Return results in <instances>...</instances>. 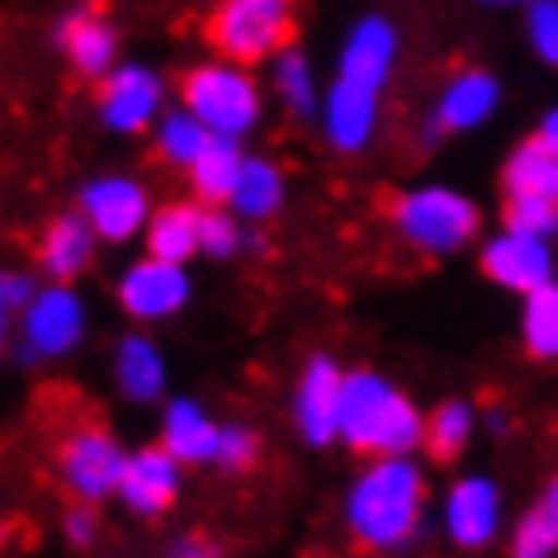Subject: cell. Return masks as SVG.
Listing matches in <instances>:
<instances>
[{
    "label": "cell",
    "mask_w": 558,
    "mask_h": 558,
    "mask_svg": "<svg viewBox=\"0 0 558 558\" xmlns=\"http://www.w3.org/2000/svg\"><path fill=\"white\" fill-rule=\"evenodd\" d=\"M436 515V483L426 454H374L360 459L341 493V525L355 549L398 558L422 544Z\"/></svg>",
    "instance_id": "1"
},
{
    "label": "cell",
    "mask_w": 558,
    "mask_h": 558,
    "mask_svg": "<svg viewBox=\"0 0 558 558\" xmlns=\"http://www.w3.org/2000/svg\"><path fill=\"white\" fill-rule=\"evenodd\" d=\"M337 445L355 459L374 454H422L426 445V408L402 388L393 374L374 365H351L341 388V430Z\"/></svg>",
    "instance_id": "2"
},
{
    "label": "cell",
    "mask_w": 558,
    "mask_h": 558,
    "mask_svg": "<svg viewBox=\"0 0 558 558\" xmlns=\"http://www.w3.org/2000/svg\"><path fill=\"white\" fill-rule=\"evenodd\" d=\"M388 228H393L398 242L416 251V256L450 260L483 242L487 214H483V199H473L464 185H450V180H416V185H402L393 199H388Z\"/></svg>",
    "instance_id": "3"
},
{
    "label": "cell",
    "mask_w": 558,
    "mask_h": 558,
    "mask_svg": "<svg viewBox=\"0 0 558 558\" xmlns=\"http://www.w3.org/2000/svg\"><path fill=\"white\" fill-rule=\"evenodd\" d=\"M175 100L194 109L214 137H236V143H251L270 114V90L256 66L214 58V52L180 72Z\"/></svg>",
    "instance_id": "4"
},
{
    "label": "cell",
    "mask_w": 558,
    "mask_h": 558,
    "mask_svg": "<svg viewBox=\"0 0 558 558\" xmlns=\"http://www.w3.org/2000/svg\"><path fill=\"white\" fill-rule=\"evenodd\" d=\"M95 331V308L81 284H58V279H38L15 327L10 360L20 369H52L66 365Z\"/></svg>",
    "instance_id": "5"
},
{
    "label": "cell",
    "mask_w": 558,
    "mask_h": 558,
    "mask_svg": "<svg viewBox=\"0 0 558 558\" xmlns=\"http://www.w3.org/2000/svg\"><path fill=\"white\" fill-rule=\"evenodd\" d=\"M204 44L214 58L260 66L299 44V0H214L204 15Z\"/></svg>",
    "instance_id": "6"
},
{
    "label": "cell",
    "mask_w": 558,
    "mask_h": 558,
    "mask_svg": "<svg viewBox=\"0 0 558 558\" xmlns=\"http://www.w3.org/2000/svg\"><path fill=\"white\" fill-rule=\"evenodd\" d=\"M129 450L133 445L100 416H81V422L66 426L52 445V473H58L66 501H90V507L114 501Z\"/></svg>",
    "instance_id": "7"
},
{
    "label": "cell",
    "mask_w": 558,
    "mask_h": 558,
    "mask_svg": "<svg viewBox=\"0 0 558 558\" xmlns=\"http://www.w3.org/2000/svg\"><path fill=\"white\" fill-rule=\"evenodd\" d=\"M501 109H507V81H501L493 66H483V62L454 66V72L430 90L422 123H416V137H422L426 151L445 147V143H454V137L483 133Z\"/></svg>",
    "instance_id": "8"
},
{
    "label": "cell",
    "mask_w": 558,
    "mask_h": 558,
    "mask_svg": "<svg viewBox=\"0 0 558 558\" xmlns=\"http://www.w3.org/2000/svg\"><path fill=\"white\" fill-rule=\"evenodd\" d=\"M436 525H440L445 544L459 554L493 549L511 530L507 487L487 469H459L436 497Z\"/></svg>",
    "instance_id": "9"
},
{
    "label": "cell",
    "mask_w": 558,
    "mask_h": 558,
    "mask_svg": "<svg viewBox=\"0 0 558 558\" xmlns=\"http://www.w3.org/2000/svg\"><path fill=\"white\" fill-rule=\"evenodd\" d=\"M501 222L525 232H544L558 242V151L535 133L521 137L497 171Z\"/></svg>",
    "instance_id": "10"
},
{
    "label": "cell",
    "mask_w": 558,
    "mask_h": 558,
    "mask_svg": "<svg viewBox=\"0 0 558 558\" xmlns=\"http://www.w3.org/2000/svg\"><path fill=\"white\" fill-rule=\"evenodd\" d=\"M114 308L129 317V327H166L194 303V270L180 260H161L143 251V256L123 260L114 284H109Z\"/></svg>",
    "instance_id": "11"
},
{
    "label": "cell",
    "mask_w": 558,
    "mask_h": 558,
    "mask_svg": "<svg viewBox=\"0 0 558 558\" xmlns=\"http://www.w3.org/2000/svg\"><path fill=\"white\" fill-rule=\"evenodd\" d=\"M175 90L161 76V66L123 58L100 86H95V123L109 137H147L166 109H171Z\"/></svg>",
    "instance_id": "12"
},
{
    "label": "cell",
    "mask_w": 558,
    "mask_h": 558,
    "mask_svg": "<svg viewBox=\"0 0 558 558\" xmlns=\"http://www.w3.org/2000/svg\"><path fill=\"white\" fill-rule=\"evenodd\" d=\"M473 256H478V275L487 284L501 289V294H511V299H525V294H535V289L558 279V242L554 236L511 228V222L487 228L483 242L473 246Z\"/></svg>",
    "instance_id": "13"
},
{
    "label": "cell",
    "mask_w": 558,
    "mask_h": 558,
    "mask_svg": "<svg viewBox=\"0 0 558 558\" xmlns=\"http://www.w3.org/2000/svg\"><path fill=\"white\" fill-rule=\"evenodd\" d=\"M72 208L90 222L105 246H133L143 242L157 199H151V185L137 171H95L76 185Z\"/></svg>",
    "instance_id": "14"
},
{
    "label": "cell",
    "mask_w": 558,
    "mask_h": 558,
    "mask_svg": "<svg viewBox=\"0 0 558 558\" xmlns=\"http://www.w3.org/2000/svg\"><path fill=\"white\" fill-rule=\"evenodd\" d=\"M345 369L351 365H341V355H331V351L303 355L294 384H289V398H284L289 430L299 436L303 450H331V445H337Z\"/></svg>",
    "instance_id": "15"
},
{
    "label": "cell",
    "mask_w": 558,
    "mask_h": 558,
    "mask_svg": "<svg viewBox=\"0 0 558 558\" xmlns=\"http://www.w3.org/2000/svg\"><path fill=\"white\" fill-rule=\"evenodd\" d=\"M52 52L72 66V76L100 86L123 62V34H119V24L109 20L105 5L72 0V5H62L58 20H52Z\"/></svg>",
    "instance_id": "16"
},
{
    "label": "cell",
    "mask_w": 558,
    "mask_h": 558,
    "mask_svg": "<svg viewBox=\"0 0 558 558\" xmlns=\"http://www.w3.org/2000/svg\"><path fill=\"white\" fill-rule=\"evenodd\" d=\"M384 100H388L384 90L331 76L323 109H317V123H313L317 137L327 143V151H337V157H365L384 133Z\"/></svg>",
    "instance_id": "17"
},
{
    "label": "cell",
    "mask_w": 558,
    "mask_h": 558,
    "mask_svg": "<svg viewBox=\"0 0 558 558\" xmlns=\"http://www.w3.org/2000/svg\"><path fill=\"white\" fill-rule=\"evenodd\" d=\"M185 478H190V469L180 464L161 440L133 445L114 501L133 521H166V515L180 507V497H185Z\"/></svg>",
    "instance_id": "18"
},
{
    "label": "cell",
    "mask_w": 558,
    "mask_h": 558,
    "mask_svg": "<svg viewBox=\"0 0 558 558\" xmlns=\"http://www.w3.org/2000/svg\"><path fill=\"white\" fill-rule=\"evenodd\" d=\"M109 384L129 408H161L175 393V369L151 327H129L109 345Z\"/></svg>",
    "instance_id": "19"
},
{
    "label": "cell",
    "mask_w": 558,
    "mask_h": 558,
    "mask_svg": "<svg viewBox=\"0 0 558 558\" xmlns=\"http://www.w3.org/2000/svg\"><path fill=\"white\" fill-rule=\"evenodd\" d=\"M398 62H402V24L388 15V10H365V15L351 20L341 48H337V72L331 76H345L355 86H369V90H393V76H398Z\"/></svg>",
    "instance_id": "20"
},
{
    "label": "cell",
    "mask_w": 558,
    "mask_h": 558,
    "mask_svg": "<svg viewBox=\"0 0 558 558\" xmlns=\"http://www.w3.org/2000/svg\"><path fill=\"white\" fill-rule=\"evenodd\" d=\"M105 242L95 236V228L86 218L76 214V208H62V214H52L44 222V232H38V246H34V275L38 279H58V284H81L95 260H100Z\"/></svg>",
    "instance_id": "21"
},
{
    "label": "cell",
    "mask_w": 558,
    "mask_h": 558,
    "mask_svg": "<svg viewBox=\"0 0 558 558\" xmlns=\"http://www.w3.org/2000/svg\"><path fill=\"white\" fill-rule=\"evenodd\" d=\"M222 416L194 393H171L157 408V440L171 450L185 469H208L214 464Z\"/></svg>",
    "instance_id": "22"
},
{
    "label": "cell",
    "mask_w": 558,
    "mask_h": 558,
    "mask_svg": "<svg viewBox=\"0 0 558 558\" xmlns=\"http://www.w3.org/2000/svg\"><path fill=\"white\" fill-rule=\"evenodd\" d=\"M265 76V90H270V105L279 109L284 119H299V123H317V109H323V95H327V81H323V66L303 44H289L279 58H270L260 66Z\"/></svg>",
    "instance_id": "23"
},
{
    "label": "cell",
    "mask_w": 558,
    "mask_h": 558,
    "mask_svg": "<svg viewBox=\"0 0 558 558\" xmlns=\"http://www.w3.org/2000/svg\"><path fill=\"white\" fill-rule=\"evenodd\" d=\"M289 190H294V180H289L284 161L270 157V151H251L228 208L242 222H251V228H265V222H275L289 208Z\"/></svg>",
    "instance_id": "24"
},
{
    "label": "cell",
    "mask_w": 558,
    "mask_h": 558,
    "mask_svg": "<svg viewBox=\"0 0 558 558\" xmlns=\"http://www.w3.org/2000/svg\"><path fill=\"white\" fill-rule=\"evenodd\" d=\"M204 208L194 194L185 199H161L151 208V222L143 232V251L161 260H180V265H194L204 256Z\"/></svg>",
    "instance_id": "25"
},
{
    "label": "cell",
    "mask_w": 558,
    "mask_h": 558,
    "mask_svg": "<svg viewBox=\"0 0 558 558\" xmlns=\"http://www.w3.org/2000/svg\"><path fill=\"white\" fill-rule=\"evenodd\" d=\"M483 430V402H473L469 393H445L436 408H426V445L422 454L430 459V464H459L473 440H478Z\"/></svg>",
    "instance_id": "26"
},
{
    "label": "cell",
    "mask_w": 558,
    "mask_h": 558,
    "mask_svg": "<svg viewBox=\"0 0 558 558\" xmlns=\"http://www.w3.org/2000/svg\"><path fill=\"white\" fill-rule=\"evenodd\" d=\"M214 143V133L204 129V119L194 114V109H185L180 100H171V109L151 123V133H147V151H151V161L161 166V171H175V175H185L194 157Z\"/></svg>",
    "instance_id": "27"
},
{
    "label": "cell",
    "mask_w": 558,
    "mask_h": 558,
    "mask_svg": "<svg viewBox=\"0 0 558 558\" xmlns=\"http://www.w3.org/2000/svg\"><path fill=\"white\" fill-rule=\"evenodd\" d=\"M507 558H558V473L539 483L507 530Z\"/></svg>",
    "instance_id": "28"
},
{
    "label": "cell",
    "mask_w": 558,
    "mask_h": 558,
    "mask_svg": "<svg viewBox=\"0 0 558 558\" xmlns=\"http://www.w3.org/2000/svg\"><path fill=\"white\" fill-rule=\"evenodd\" d=\"M251 157V143H236V137H214L199 157H194V166L185 171V185L199 204L218 208L232 199L236 180H242V166Z\"/></svg>",
    "instance_id": "29"
},
{
    "label": "cell",
    "mask_w": 558,
    "mask_h": 558,
    "mask_svg": "<svg viewBox=\"0 0 558 558\" xmlns=\"http://www.w3.org/2000/svg\"><path fill=\"white\" fill-rule=\"evenodd\" d=\"M515 341H521L525 360H535V365H558V279L521 299Z\"/></svg>",
    "instance_id": "30"
},
{
    "label": "cell",
    "mask_w": 558,
    "mask_h": 558,
    "mask_svg": "<svg viewBox=\"0 0 558 558\" xmlns=\"http://www.w3.org/2000/svg\"><path fill=\"white\" fill-rule=\"evenodd\" d=\"M251 246H260V236L251 222H242L228 204L218 208H204V256L199 260H218V265H232L242 260Z\"/></svg>",
    "instance_id": "31"
},
{
    "label": "cell",
    "mask_w": 558,
    "mask_h": 558,
    "mask_svg": "<svg viewBox=\"0 0 558 558\" xmlns=\"http://www.w3.org/2000/svg\"><path fill=\"white\" fill-rule=\"evenodd\" d=\"M260 450H265V440H260L256 426L242 422V416H222L218 445H214V464L208 469H218L222 478H242V473H251L260 464Z\"/></svg>",
    "instance_id": "32"
},
{
    "label": "cell",
    "mask_w": 558,
    "mask_h": 558,
    "mask_svg": "<svg viewBox=\"0 0 558 558\" xmlns=\"http://www.w3.org/2000/svg\"><path fill=\"white\" fill-rule=\"evenodd\" d=\"M38 289V275L20 270V265H0V360H10V345H15V327L29 294Z\"/></svg>",
    "instance_id": "33"
},
{
    "label": "cell",
    "mask_w": 558,
    "mask_h": 558,
    "mask_svg": "<svg viewBox=\"0 0 558 558\" xmlns=\"http://www.w3.org/2000/svg\"><path fill=\"white\" fill-rule=\"evenodd\" d=\"M521 34L530 58L558 72V0H530L521 10Z\"/></svg>",
    "instance_id": "34"
},
{
    "label": "cell",
    "mask_w": 558,
    "mask_h": 558,
    "mask_svg": "<svg viewBox=\"0 0 558 558\" xmlns=\"http://www.w3.org/2000/svg\"><path fill=\"white\" fill-rule=\"evenodd\" d=\"M58 530L72 554H95L105 539V515H100V507H90V501H66Z\"/></svg>",
    "instance_id": "35"
},
{
    "label": "cell",
    "mask_w": 558,
    "mask_h": 558,
    "mask_svg": "<svg viewBox=\"0 0 558 558\" xmlns=\"http://www.w3.org/2000/svg\"><path fill=\"white\" fill-rule=\"evenodd\" d=\"M166 558H228V554H222L208 535H199V530H185V535H175L166 544Z\"/></svg>",
    "instance_id": "36"
},
{
    "label": "cell",
    "mask_w": 558,
    "mask_h": 558,
    "mask_svg": "<svg viewBox=\"0 0 558 558\" xmlns=\"http://www.w3.org/2000/svg\"><path fill=\"white\" fill-rule=\"evenodd\" d=\"M483 430H487V436H493V440H507L511 430H515L511 412L501 408V402H493V408H483Z\"/></svg>",
    "instance_id": "37"
},
{
    "label": "cell",
    "mask_w": 558,
    "mask_h": 558,
    "mask_svg": "<svg viewBox=\"0 0 558 558\" xmlns=\"http://www.w3.org/2000/svg\"><path fill=\"white\" fill-rule=\"evenodd\" d=\"M535 137H539V143H549V147L558 151V105H549V109H544V114H539V123H535Z\"/></svg>",
    "instance_id": "38"
},
{
    "label": "cell",
    "mask_w": 558,
    "mask_h": 558,
    "mask_svg": "<svg viewBox=\"0 0 558 558\" xmlns=\"http://www.w3.org/2000/svg\"><path fill=\"white\" fill-rule=\"evenodd\" d=\"M478 10H497V15H521L530 0H473Z\"/></svg>",
    "instance_id": "39"
}]
</instances>
